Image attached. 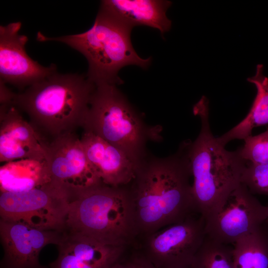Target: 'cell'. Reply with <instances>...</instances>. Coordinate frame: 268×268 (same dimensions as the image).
<instances>
[{
    "label": "cell",
    "instance_id": "cell-1",
    "mask_svg": "<svg viewBox=\"0 0 268 268\" xmlns=\"http://www.w3.org/2000/svg\"><path fill=\"white\" fill-rule=\"evenodd\" d=\"M191 177L189 162L181 145L169 157L146 156L140 162L128 185L139 234L148 235L197 213Z\"/></svg>",
    "mask_w": 268,
    "mask_h": 268
},
{
    "label": "cell",
    "instance_id": "cell-2",
    "mask_svg": "<svg viewBox=\"0 0 268 268\" xmlns=\"http://www.w3.org/2000/svg\"><path fill=\"white\" fill-rule=\"evenodd\" d=\"M201 128L194 141L182 143L193 178L192 193L197 213L205 223L219 212L231 193L241 183L248 161L238 149L230 151L215 137L209 123L208 103L205 97L194 106Z\"/></svg>",
    "mask_w": 268,
    "mask_h": 268
},
{
    "label": "cell",
    "instance_id": "cell-3",
    "mask_svg": "<svg viewBox=\"0 0 268 268\" xmlns=\"http://www.w3.org/2000/svg\"><path fill=\"white\" fill-rule=\"evenodd\" d=\"M95 88L86 75L56 72L13 93L11 104L42 134L54 138L82 127Z\"/></svg>",
    "mask_w": 268,
    "mask_h": 268
},
{
    "label": "cell",
    "instance_id": "cell-4",
    "mask_svg": "<svg viewBox=\"0 0 268 268\" xmlns=\"http://www.w3.org/2000/svg\"><path fill=\"white\" fill-rule=\"evenodd\" d=\"M64 231L125 247L138 233L129 186L101 184L70 191Z\"/></svg>",
    "mask_w": 268,
    "mask_h": 268
},
{
    "label": "cell",
    "instance_id": "cell-5",
    "mask_svg": "<svg viewBox=\"0 0 268 268\" xmlns=\"http://www.w3.org/2000/svg\"><path fill=\"white\" fill-rule=\"evenodd\" d=\"M133 28L100 7L92 26L86 31L58 37L37 34L40 42L64 43L82 54L88 63L87 78L95 85L107 83L121 84L119 71L128 66L146 69L151 58H141L131 40Z\"/></svg>",
    "mask_w": 268,
    "mask_h": 268
},
{
    "label": "cell",
    "instance_id": "cell-6",
    "mask_svg": "<svg viewBox=\"0 0 268 268\" xmlns=\"http://www.w3.org/2000/svg\"><path fill=\"white\" fill-rule=\"evenodd\" d=\"M119 148L140 163L146 156V145L161 139L160 130L149 127L116 85H95L82 126Z\"/></svg>",
    "mask_w": 268,
    "mask_h": 268
},
{
    "label": "cell",
    "instance_id": "cell-7",
    "mask_svg": "<svg viewBox=\"0 0 268 268\" xmlns=\"http://www.w3.org/2000/svg\"><path fill=\"white\" fill-rule=\"evenodd\" d=\"M69 195L68 191L53 182L27 191L0 193V219L64 231Z\"/></svg>",
    "mask_w": 268,
    "mask_h": 268
},
{
    "label": "cell",
    "instance_id": "cell-8",
    "mask_svg": "<svg viewBox=\"0 0 268 268\" xmlns=\"http://www.w3.org/2000/svg\"><path fill=\"white\" fill-rule=\"evenodd\" d=\"M205 236L204 218L192 215L146 235L145 258L155 268H190Z\"/></svg>",
    "mask_w": 268,
    "mask_h": 268
},
{
    "label": "cell",
    "instance_id": "cell-9",
    "mask_svg": "<svg viewBox=\"0 0 268 268\" xmlns=\"http://www.w3.org/2000/svg\"><path fill=\"white\" fill-rule=\"evenodd\" d=\"M267 219L266 206L241 183L229 195L216 216L205 223L206 234L221 243L233 246Z\"/></svg>",
    "mask_w": 268,
    "mask_h": 268
},
{
    "label": "cell",
    "instance_id": "cell-10",
    "mask_svg": "<svg viewBox=\"0 0 268 268\" xmlns=\"http://www.w3.org/2000/svg\"><path fill=\"white\" fill-rule=\"evenodd\" d=\"M46 162L52 182L68 191L102 184L74 132L52 138Z\"/></svg>",
    "mask_w": 268,
    "mask_h": 268
},
{
    "label": "cell",
    "instance_id": "cell-11",
    "mask_svg": "<svg viewBox=\"0 0 268 268\" xmlns=\"http://www.w3.org/2000/svg\"><path fill=\"white\" fill-rule=\"evenodd\" d=\"M19 21L0 26V81L19 88L29 87L57 72L52 64L45 67L27 54L25 45L28 37L19 33Z\"/></svg>",
    "mask_w": 268,
    "mask_h": 268
},
{
    "label": "cell",
    "instance_id": "cell-12",
    "mask_svg": "<svg viewBox=\"0 0 268 268\" xmlns=\"http://www.w3.org/2000/svg\"><path fill=\"white\" fill-rule=\"evenodd\" d=\"M63 233L0 219V238L4 251L1 268H47L39 262L40 253L48 244L58 245Z\"/></svg>",
    "mask_w": 268,
    "mask_h": 268
},
{
    "label": "cell",
    "instance_id": "cell-13",
    "mask_svg": "<svg viewBox=\"0 0 268 268\" xmlns=\"http://www.w3.org/2000/svg\"><path fill=\"white\" fill-rule=\"evenodd\" d=\"M49 142L14 105L0 104V162L22 159L46 160Z\"/></svg>",
    "mask_w": 268,
    "mask_h": 268
},
{
    "label": "cell",
    "instance_id": "cell-14",
    "mask_svg": "<svg viewBox=\"0 0 268 268\" xmlns=\"http://www.w3.org/2000/svg\"><path fill=\"white\" fill-rule=\"evenodd\" d=\"M80 138L87 158L102 184L113 187L131 184L140 163L90 132L84 131Z\"/></svg>",
    "mask_w": 268,
    "mask_h": 268
},
{
    "label": "cell",
    "instance_id": "cell-15",
    "mask_svg": "<svg viewBox=\"0 0 268 268\" xmlns=\"http://www.w3.org/2000/svg\"><path fill=\"white\" fill-rule=\"evenodd\" d=\"M57 246L58 256L50 268H110L120 260L125 248L67 231Z\"/></svg>",
    "mask_w": 268,
    "mask_h": 268
},
{
    "label": "cell",
    "instance_id": "cell-16",
    "mask_svg": "<svg viewBox=\"0 0 268 268\" xmlns=\"http://www.w3.org/2000/svg\"><path fill=\"white\" fill-rule=\"evenodd\" d=\"M172 2L161 0H104L100 7L132 28L145 26L158 30L163 35L172 22L166 15Z\"/></svg>",
    "mask_w": 268,
    "mask_h": 268
},
{
    "label": "cell",
    "instance_id": "cell-17",
    "mask_svg": "<svg viewBox=\"0 0 268 268\" xmlns=\"http://www.w3.org/2000/svg\"><path fill=\"white\" fill-rule=\"evenodd\" d=\"M51 182L46 160L18 159L0 168V193L27 191Z\"/></svg>",
    "mask_w": 268,
    "mask_h": 268
},
{
    "label": "cell",
    "instance_id": "cell-18",
    "mask_svg": "<svg viewBox=\"0 0 268 268\" xmlns=\"http://www.w3.org/2000/svg\"><path fill=\"white\" fill-rule=\"evenodd\" d=\"M264 66L258 64L255 75L247 81L257 90L251 108L245 118L221 136L217 137L224 146L232 140L244 139L252 135V130L268 124V78L264 74Z\"/></svg>",
    "mask_w": 268,
    "mask_h": 268
},
{
    "label": "cell",
    "instance_id": "cell-19",
    "mask_svg": "<svg viewBox=\"0 0 268 268\" xmlns=\"http://www.w3.org/2000/svg\"><path fill=\"white\" fill-rule=\"evenodd\" d=\"M233 246L234 268H268V219Z\"/></svg>",
    "mask_w": 268,
    "mask_h": 268
},
{
    "label": "cell",
    "instance_id": "cell-20",
    "mask_svg": "<svg viewBox=\"0 0 268 268\" xmlns=\"http://www.w3.org/2000/svg\"><path fill=\"white\" fill-rule=\"evenodd\" d=\"M190 268H234L233 246L206 234Z\"/></svg>",
    "mask_w": 268,
    "mask_h": 268
},
{
    "label": "cell",
    "instance_id": "cell-21",
    "mask_svg": "<svg viewBox=\"0 0 268 268\" xmlns=\"http://www.w3.org/2000/svg\"><path fill=\"white\" fill-rule=\"evenodd\" d=\"M244 140L243 146L238 149L243 159L253 164H268V129L259 134L251 135Z\"/></svg>",
    "mask_w": 268,
    "mask_h": 268
},
{
    "label": "cell",
    "instance_id": "cell-22",
    "mask_svg": "<svg viewBox=\"0 0 268 268\" xmlns=\"http://www.w3.org/2000/svg\"><path fill=\"white\" fill-rule=\"evenodd\" d=\"M241 183L252 194L268 195V164H253L248 162Z\"/></svg>",
    "mask_w": 268,
    "mask_h": 268
},
{
    "label": "cell",
    "instance_id": "cell-23",
    "mask_svg": "<svg viewBox=\"0 0 268 268\" xmlns=\"http://www.w3.org/2000/svg\"><path fill=\"white\" fill-rule=\"evenodd\" d=\"M110 268H155L145 258L137 257L132 260L122 262L120 260Z\"/></svg>",
    "mask_w": 268,
    "mask_h": 268
},
{
    "label": "cell",
    "instance_id": "cell-24",
    "mask_svg": "<svg viewBox=\"0 0 268 268\" xmlns=\"http://www.w3.org/2000/svg\"><path fill=\"white\" fill-rule=\"evenodd\" d=\"M266 214L268 218V206H266Z\"/></svg>",
    "mask_w": 268,
    "mask_h": 268
}]
</instances>
